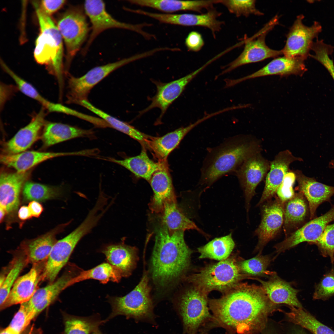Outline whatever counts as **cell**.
<instances>
[{"instance_id": "4316f807", "label": "cell", "mask_w": 334, "mask_h": 334, "mask_svg": "<svg viewBox=\"0 0 334 334\" xmlns=\"http://www.w3.org/2000/svg\"><path fill=\"white\" fill-rule=\"evenodd\" d=\"M75 267L66 270L55 281L37 289L28 301L30 309L36 316L50 305L63 290L70 286V281L77 275Z\"/></svg>"}, {"instance_id": "9f6ffc18", "label": "cell", "mask_w": 334, "mask_h": 334, "mask_svg": "<svg viewBox=\"0 0 334 334\" xmlns=\"http://www.w3.org/2000/svg\"><path fill=\"white\" fill-rule=\"evenodd\" d=\"M32 216L39 217L44 210L42 205L36 201H30L28 206Z\"/></svg>"}, {"instance_id": "7a4b0ae2", "label": "cell", "mask_w": 334, "mask_h": 334, "mask_svg": "<svg viewBox=\"0 0 334 334\" xmlns=\"http://www.w3.org/2000/svg\"><path fill=\"white\" fill-rule=\"evenodd\" d=\"M184 232L170 234L161 222L155 228L151 271L153 280L160 286L178 279L189 266L192 251L185 242Z\"/></svg>"}, {"instance_id": "52a82bcc", "label": "cell", "mask_w": 334, "mask_h": 334, "mask_svg": "<svg viewBox=\"0 0 334 334\" xmlns=\"http://www.w3.org/2000/svg\"><path fill=\"white\" fill-rule=\"evenodd\" d=\"M148 277L144 274L137 286L131 291L122 297H112L109 299L112 308L105 322L118 315L141 319L152 317V303L150 296Z\"/></svg>"}, {"instance_id": "db71d44e", "label": "cell", "mask_w": 334, "mask_h": 334, "mask_svg": "<svg viewBox=\"0 0 334 334\" xmlns=\"http://www.w3.org/2000/svg\"><path fill=\"white\" fill-rule=\"evenodd\" d=\"M66 1L42 0L39 2L42 10L47 15H50L60 9L66 2Z\"/></svg>"}, {"instance_id": "ab89813d", "label": "cell", "mask_w": 334, "mask_h": 334, "mask_svg": "<svg viewBox=\"0 0 334 334\" xmlns=\"http://www.w3.org/2000/svg\"><path fill=\"white\" fill-rule=\"evenodd\" d=\"M105 322L96 314L86 317L65 314L63 334H92Z\"/></svg>"}, {"instance_id": "f907efd6", "label": "cell", "mask_w": 334, "mask_h": 334, "mask_svg": "<svg viewBox=\"0 0 334 334\" xmlns=\"http://www.w3.org/2000/svg\"><path fill=\"white\" fill-rule=\"evenodd\" d=\"M296 180V175L294 172H288L285 175L276 193L277 197L283 203L294 195L295 193L293 186Z\"/></svg>"}, {"instance_id": "e0dca14e", "label": "cell", "mask_w": 334, "mask_h": 334, "mask_svg": "<svg viewBox=\"0 0 334 334\" xmlns=\"http://www.w3.org/2000/svg\"><path fill=\"white\" fill-rule=\"evenodd\" d=\"M334 221V206L323 215L311 219L274 246L279 254L299 244L307 242L315 244L328 224Z\"/></svg>"}, {"instance_id": "4fadbf2b", "label": "cell", "mask_w": 334, "mask_h": 334, "mask_svg": "<svg viewBox=\"0 0 334 334\" xmlns=\"http://www.w3.org/2000/svg\"><path fill=\"white\" fill-rule=\"evenodd\" d=\"M303 15L297 16L287 35L285 45L282 49L284 56L292 58L302 57L306 59L310 54L314 42L322 29L320 23L315 21L310 26L303 23Z\"/></svg>"}, {"instance_id": "bcb514c9", "label": "cell", "mask_w": 334, "mask_h": 334, "mask_svg": "<svg viewBox=\"0 0 334 334\" xmlns=\"http://www.w3.org/2000/svg\"><path fill=\"white\" fill-rule=\"evenodd\" d=\"M254 0H223L220 2L224 5L230 13L238 17H248L250 15H263V13L256 7Z\"/></svg>"}, {"instance_id": "44dd1931", "label": "cell", "mask_w": 334, "mask_h": 334, "mask_svg": "<svg viewBox=\"0 0 334 334\" xmlns=\"http://www.w3.org/2000/svg\"><path fill=\"white\" fill-rule=\"evenodd\" d=\"M161 162L160 168L153 173L149 182L153 195L148 206L152 213L157 214L162 212L165 203L177 200L165 161Z\"/></svg>"}, {"instance_id": "8d00e7d4", "label": "cell", "mask_w": 334, "mask_h": 334, "mask_svg": "<svg viewBox=\"0 0 334 334\" xmlns=\"http://www.w3.org/2000/svg\"><path fill=\"white\" fill-rule=\"evenodd\" d=\"M4 71L14 81L17 87L23 94L39 102L47 111L62 113L79 117L80 113L64 106L61 104L52 102L45 99L31 84L19 76L8 66Z\"/></svg>"}, {"instance_id": "7dc6e473", "label": "cell", "mask_w": 334, "mask_h": 334, "mask_svg": "<svg viewBox=\"0 0 334 334\" xmlns=\"http://www.w3.org/2000/svg\"><path fill=\"white\" fill-rule=\"evenodd\" d=\"M36 316L29 308L28 301L24 302L20 304L8 327L16 334H21Z\"/></svg>"}, {"instance_id": "5b68a950", "label": "cell", "mask_w": 334, "mask_h": 334, "mask_svg": "<svg viewBox=\"0 0 334 334\" xmlns=\"http://www.w3.org/2000/svg\"><path fill=\"white\" fill-rule=\"evenodd\" d=\"M242 278L235 260L227 258L203 268L188 277V280L207 295L214 290L224 293L239 283Z\"/></svg>"}, {"instance_id": "7402d4cb", "label": "cell", "mask_w": 334, "mask_h": 334, "mask_svg": "<svg viewBox=\"0 0 334 334\" xmlns=\"http://www.w3.org/2000/svg\"><path fill=\"white\" fill-rule=\"evenodd\" d=\"M31 173L2 172L0 176V207L7 214L15 212L19 204L20 194Z\"/></svg>"}, {"instance_id": "4dcf8cb0", "label": "cell", "mask_w": 334, "mask_h": 334, "mask_svg": "<svg viewBox=\"0 0 334 334\" xmlns=\"http://www.w3.org/2000/svg\"><path fill=\"white\" fill-rule=\"evenodd\" d=\"M255 279L260 283L266 294L272 303L285 304L291 307L303 308L297 297L299 290L293 287L289 283L281 279L275 273L267 281L257 278Z\"/></svg>"}, {"instance_id": "f546056e", "label": "cell", "mask_w": 334, "mask_h": 334, "mask_svg": "<svg viewBox=\"0 0 334 334\" xmlns=\"http://www.w3.org/2000/svg\"><path fill=\"white\" fill-rule=\"evenodd\" d=\"M129 3L143 7L152 8L170 13L181 11H191L202 14L203 10L214 8L219 0L179 1L171 0H128Z\"/></svg>"}, {"instance_id": "f1b7e54d", "label": "cell", "mask_w": 334, "mask_h": 334, "mask_svg": "<svg viewBox=\"0 0 334 334\" xmlns=\"http://www.w3.org/2000/svg\"><path fill=\"white\" fill-rule=\"evenodd\" d=\"M215 115L214 113L207 114L187 126L178 128L163 136L150 137L147 141L146 144L157 156L162 161H165L190 131L199 124Z\"/></svg>"}, {"instance_id": "91938a15", "label": "cell", "mask_w": 334, "mask_h": 334, "mask_svg": "<svg viewBox=\"0 0 334 334\" xmlns=\"http://www.w3.org/2000/svg\"><path fill=\"white\" fill-rule=\"evenodd\" d=\"M7 213L6 211L2 208L0 207V221L1 223L3 221L6 214Z\"/></svg>"}, {"instance_id": "484cf974", "label": "cell", "mask_w": 334, "mask_h": 334, "mask_svg": "<svg viewBox=\"0 0 334 334\" xmlns=\"http://www.w3.org/2000/svg\"><path fill=\"white\" fill-rule=\"evenodd\" d=\"M294 172L298 184L297 189L306 198L308 204L310 219H312L318 206L329 201L334 195V186L318 182L314 178L306 176L301 171L297 170Z\"/></svg>"}, {"instance_id": "836d02e7", "label": "cell", "mask_w": 334, "mask_h": 334, "mask_svg": "<svg viewBox=\"0 0 334 334\" xmlns=\"http://www.w3.org/2000/svg\"><path fill=\"white\" fill-rule=\"evenodd\" d=\"M307 203L303 194L298 191L284 203L283 227L286 237L303 224L309 210Z\"/></svg>"}, {"instance_id": "681fc988", "label": "cell", "mask_w": 334, "mask_h": 334, "mask_svg": "<svg viewBox=\"0 0 334 334\" xmlns=\"http://www.w3.org/2000/svg\"><path fill=\"white\" fill-rule=\"evenodd\" d=\"M321 255L334 263V224L328 225L315 243Z\"/></svg>"}, {"instance_id": "be15d7a7", "label": "cell", "mask_w": 334, "mask_h": 334, "mask_svg": "<svg viewBox=\"0 0 334 334\" xmlns=\"http://www.w3.org/2000/svg\"><path fill=\"white\" fill-rule=\"evenodd\" d=\"M92 334H103L100 330L99 328H98L95 330Z\"/></svg>"}, {"instance_id": "3957f363", "label": "cell", "mask_w": 334, "mask_h": 334, "mask_svg": "<svg viewBox=\"0 0 334 334\" xmlns=\"http://www.w3.org/2000/svg\"><path fill=\"white\" fill-rule=\"evenodd\" d=\"M259 142L238 135L208 150L200 170L199 183L208 187L223 176L234 172L249 157L260 152Z\"/></svg>"}, {"instance_id": "d6a6232c", "label": "cell", "mask_w": 334, "mask_h": 334, "mask_svg": "<svg viewBox=\"0 0 334 334\" xmlns=\"http://www.w3.org/2000/svg\"><path fill=\"white\" fill-rule=\"evenodd\" d=\"M94 132L63 123L46 122L43 128L42 139L44 146L49 147L79 137L92 138Z\"/></svg>"}, {"instance_id": "680465c9", "label": "cell", "mask_w": 334, "mask_h": 334, "mask_svg": "<svg viewBox=\"0 0 334 334\" xmlns=\"http://www.w3.org/2000/svg\"><path fill=\"white\" fill-rule=\"evenodd\" d=\"M0 334H16L8 326L1 331Z\"/></svg>"}, {"instance_id": "6f0895ef", "label": "cell", "mask_w": 334, "mask_h": 334, "mask_svg": "<svg viewBox=\"0 0 334 334\" xmlns=\"http://www.w3.org/2000/svg\"><path fill=\"white\" fill-rule=\"evenodd\" d=\"M18 216L20 220L25 221L30 219L32 216L28 206H23L19 209Z\"/></svg>"}, {"instance_id": "d4e9b609", "label": "cell", "mask_w": 334, "mask_h": 334, "mask_svg": "<svg viewBox=\"0 0 334 334\" xmlns=\"http://www.w3.org/2000/svg\"><path fill=\"white\" fill-rule=\"evenodd\" d=\"M70 223L62 224L36 238L23 241L19 250L26 256L28 263L33 264L46 261L57 241L56 235L63 230Z\"/></svg>"}, {"instance_id": "7c38bea8", "label": "cell", "mask_w": 334, "mask_h": 334, "mask_svg": "<svg viewBox=\"0 0 334 334\" xmlns=\"http://www.w3.org/2000/svg\"><path fill=\"white\" fill-rule=\"evenodd\" d=\"M277 17L274 18L253 37L244 39L245 46L242 52L236 59L224 67L225 68L220 75L228 73L244 65L283 54L282 50L271 49L265 42L267 34L277 23Z\"/></svg>"}, {"instance_id": "f6af8a7d", "label": "cell", "mask_w": 334, "mask_h": 334, "mask_svg": "<svg viewBox=\"0 0 334 334\" xmlns=\"http://www.w3.org/2000/svg\"><path fill=\"white\" fill-rule=\"evenodd\" d=\"M271 259L268 255L259 254L250 259L243 261L238 265L242 272L252 276L272 275L274 272L266 270Z\"/></svg>"}, {"instance_id": "8fae6325", "label": "cell", "mask_w": 334, "mask_h": 334, "mask_svg": "<svg viewBox=\"0 0 334 334\" xmlns=\"http://www.w3.org/2000/svg\"><path fill=\"white\" fill-rule=\"evenodd\" d=\"M207 295L194 287L182 296L179 308L184 329L194 334L208 319L212 318L209 311Z\"/></svg>"}, {"instance_id": "816d5d0a", "label": "cell", "mask_w": 334, "mask_h": 334, "mask_svg": "<svg viewBox=\"0 0 334 334\" xmlns=\"http://www.w3.org/2000/svg\"><path fill=\"white\" fill-rule=\"evenodd\" d=\"M331 51L328 49H322L315 54V59L320 63L327 70L334 81V64L330 57Z\"/></svg>"}, {"instance_id": "ba28073f", "label": "cell", "mask_w": 334, "mask_h": 334, "mask_svg": "<svg viewBox=\"0 0 334 334\" xmlns=\"http://www.w3.org/2000/svg\"><path fill=\"white\" fill-rule=\"evenodd\" d=\"M85 13L92 25V31L87 43L83 49V54H86L89 47L95 38L101 33L111 28L127 30L137 32L145 39H156V36L143 30L146 27L153 24L146 22L132 24L119 21L113 17L106 9L104 2L100 0H86L84 3Z\"/></svg>"}, {"instance_id": "ffe728a7", "label": "cell", "mask_w": 334, "mask_h": 334, "mask_svg": "<svg viewBox=\"0 0 334 334\" xmlns=\"http://www.w3.org/2000/svg\"><path fill=\"white\" fill-rule=\"evenodd\" d=\"M302 161L301 158L295 156L289 150L279 152L270 162L269 171L266 177L264 190L256 206L262 205L276 195L291 163Z\"/></svg>"}, {"instance_id": "f35d334b", "label": "cell", "mask_w": 334, "mask_h": 334, "mask_svg": "<svg viewBox=\"0 0 334 334\" xmlns=\"http://www.w3.org/2000/svg\"><path fill=\"white\" fill-rule=\"evenodd\" d=\"M290 322L309 331L312 334H334V331L318 320L303 308L291 307L286 314Z\"/></svg>"}, {"instance_id": "c3c4849f", "label": "cell", "mask_w": 334, "mask_h": 334, "mask_svg": "<svg viewBox=\"0 0 334 334\" xmlns=\"http://www.w3.org/2000/svg\"><path fill=\"white\" fill-rule=\"evenodd\" d=\"M334 296V268L324 274L315 286L313 299L326 300Z\"/></svg>"}, {"instance_id": "f5cc1de1", "label": "cell", "mask_w": 334, "mask_h": 334, "mask_svg": "<svg viewBox=\"0 0 334 334\" xmlns=\"http://www.w3.org/2000/svg\"><path fill=\"white\" fill-rule=\"evenodd\" d=\"M185 45L188 51L197 52L200 50L204 45L201 35L199 32H190L185 40Z\"/></svg>"}, {"instance_id": "e575fe53", "label": "cell", "mask_w": 334, "mask_h": 334, "mask_svg": "<svg viewBox=\"0 0 334 334\" xmlns=\"http://www.w3.org/2000/svg\"><path fill=\"white\" fill-rule=\"evenodd\" d=\"M160 214L161 222L165 226L170 234L178 231L195 229L206 237L208 236L184 215L178 207L177 201L165 203L163 211Z\"/></svg>"}, {"instance_id": "277c9868", "label": "cell", "mask_w": 334, "mask_h": 334, "mask_svg": "<svg viewBox=\"0 0 334 334\" xmlns=\"http://www.w3.org/2000/svg\"><path fill=\"white\" fill-rule=\"evenodd\" d=\"M40 26V32L35 42L34 57L39 64L45 66L50 74L56 78L59 93L62 94L65 74L63 64V40L60 31L50 16L40 8L39 2L34 1Z\"/></svg>"}, {"instance_id": "cb8c5ba5", "label": "cell", "mask_w": 334, "mask_h": 334, "mask_svg": "<svg viewBox=\"0 0 334 334\" xmlns=\"http://www.w3.org/2000/svg\"><path fill=\"white\" fill-rule=\"evenodd\" d=\"M46 110L43 107L26 126L20 129L5 144V154H15L26 151L38 138L46 122Z\"/></svg>"}, {"instance_id": "b9f144b4", "label": "cell", "mask_w": 334, "mask_h": 334, "mask_svg": "<svg viewBox=\"0 0 334 334\" xmlns=\"http://www.w3.org/2000/svg\"><path fill=\"white\" fill-rule=\"evenodd\" d=\"M122 277L120 271L108 263H103L91 269L80 272L69 282L70 286L85 280L93 279L105 284L109 281L118 282Z\"/></svg>"}, {"instance_id": "2e32d148", "label": "cell", "mask_w": 334, "mask_h": 334, "mask_svg": "<svg viewBox=\"0 0 334 334\" xmlns=\"http://www.w3.org/2000/svg\"><path fill=\"white\" fill-rule=\"evenodd\" d=\"M208 64L207 63L194 71L168 83H163L153 80L156 86V93L150 99L151 101L150 104L139 112L138 116L153 108H157L161 110L157 121H161L170 105L180 96L187 84Z\"/></svg>"}, {"instance_id": "603a6c76", "label": "cell", "mask_w": 334, "mask_h": 334, "mask_svg": "<svg viewBox=\"0 0 334 334\" xmlns=\"http://www.w3.org/2000/svg\"><path fill=\"white\" fill-rule=\"evenodd\" d=\"M41 263L33 264L28 272L18 277L6 300L0 306L1 310L13 305L20 304L31 299L38 289L39 282L42 280L44 268L41 269Z\"/></svg>"}, {"instance_id": "1f68e13d", "label": "cell", "mask_w": 334, "mask_h": 334, "mask_svg": "<svg viewBox=\"0 0 334 334\" xmlns=\"http://www.w3.org/2000/svg\"><path fill=\"white\" fill-rule=\"evenodd\" d=\"M109 263L121 272L122 277H127L136 267L138 260L135 247L124 244H111L102 250Z\"/></svg>"}, {"instance_id": "ee69618b", "label": "cell", "mask_w": 334, "mask_h": 334, "mask_svg": "<svg viewBox=\"0 0 334 334\" xmlns=\"http://www.w3.org/2000/svg\"><path fill=\"white\" fill-rule=\"evenodd\" d=\"M61 193L59 188L27 181L23 188L24 200L27 201H44L56 198Z\"/></svg>"}, {"instance_id": "30bf717a", "label": "cell", "mask_w": 334, "mask_h": 334, "mask_svg": "<svg viewBox=\"0 0 334 334\" xmlns=\"http://www.w3.org/2000/svg\"><path fill=\"white\" fill-rule=\"evenodd\" d=\"M94 221L86 218L74 230L57 241L53 246L45 262L42 274V280L53 282L59 272L68 262L76 246L84 236L95 227Z\"/></svg>"}, {"instance_id": "9a60e30c", "label": "cell", "mask_w": 334, "mask_h": 334, "mask_svg": "<svg viewBox=\"0 0 334 334\" xmlns=\"http://www.w3.org/2000/svg\"><path fill=\"white\" fill-rule=\"evenodd\" d=\"M262 205L261 219L254 232L258 242L255 251L260 253L263 247L280 232L284 221V203L277 197Z\"/></svg>"}, {"instance_id": "e7e4bbea", "label": "cell", "mask_w": 334, "mask_h": 334, "mask_svg": "<svg viewBox=\"0 0 334 334\" xmlns=\"http://www.w3.org/2000/svg\"><path fill=\"white\" fill-rule=\"evenodd\" d=\"M33 326H34V325L33 324L32 325V326L31 327V328L30 329V330H29V332H28V334H32V332H33V328H34Z\"/></svg>"}, {"instance_id": "7bdbcfd3", "label": "cell", "mask_w": 334, "mask_h": 334, "mask_svg": "<svg viewBox=\"0 0 334 334\" xmlns=\"http://www.w3.org/2000/svg\"><path fill=\"white\" fill-rule=\"evenodd\" d=\"M19 255L12 261L10 270L4 275V280L0 285V307L4 303L20 273L28 263L26 256L18 250Z\"/></svg>"}, {"instance_id": "d590c367", "label": "cell", "mask_w": 334, "mask_h": 334, "mask_svg": "<svg viewBox=\"0 0 334 334\" xmlns=\"http://www.w3.org/2000/svg\"><path fill=\"white\" fill-rule=\"evenodd\" d=\"M103 159L114 163L125 168L136 177L149 182L153 173L160 167L161 162H156L151 159L143 149L138 155L118 160L111 157Z\"/></svg>"}, {"instance_id": "8992f818", "label": "cell", "mask_w": 334, "mask_h": 334, "mask_svg": "<svg viewBox=\"0 0 334 334\" xmlns=\"http://www.w3.org/2000/svg\"><path fill=\"white\" fill-rule=\"evenodd\" d=\"M86 15L81 6H72L60 15L58 20L57 26L66 49L64 66L66 75L88 35L89 28Z\"/></svg>"}, {"instance_id": "83f0119b", "label": "cell", "mask_w": 334, "mask_h": 334, "mask_svg": "<svg viewBox=\"0 0 334 334\" xmlns=\"http://www.w3.org/2000/svg\"><path fill=\"white\" fill-rule=\"evenodd\" d=\"M83 154L82 151L72 152L25 151L15 154H2L1 155L0 161L4 165L15 169L16 172H24L49 159L64 156L83 155Z\"/></svg>"}, {"instance_id": "ac0fdd59", "label": "cell", "mask_w": 334, "mask_h": 334, "mask_svg": "<svg viewBox=\"0 0 334 334\" xmlns=\"http://www.w3.org/2000/svg\"><path fill=\"white\" fill-rule=\"evenodd\" d=\"M221 15L214 8L200 14H192L160 13L148 12L147 16L161 23L185 26H198L210 29L214 37L216 33L221 29L224 22L218 19Z\"/></svg>"}, {"instance_id": "94428289", "label": "cell", "mask_w": 334, "mask_h": 334, "mask_svg": "<svg viewBox=\"0 0 334 334\" xmlns=\"http://www.w3.org/2000/svg\"><path fill=\"white\" fill-rule=\"evenodd\" d=\"M293 334H308L304 330L301 329H298L294 331Z\"/></svg>"}, {"instance_id": "11a10c76", "label": "cell", "mask_w": 334, "mask_h": 334, "mask_svg": "<svg viewBox=\"0 0 334 334\" xmlns=\"http://www.w3.org/2000/svg\"><path fill=\"white\" fill-rule=\"evenodd\" d=\"M16 87L12 85L1 84V109L6 101L9 100L16 91Z\"/></svg>"}, {"instance_id": "74e56055", "label": "cell", "mask_w": 334, "mask_h": 334, "mask_svg": "<svg viewBox=\"0 0 334 334\" xmlns=\"http://www.w3.org/2000/svg\"><path fill=\"white\" fill-rule=\"evenodd\" d=\"M232 233L215 238L205 245L198 248L199 258H208L221 261L228 258L235 246Z\"/></svg>"}, {"instance_id": "5bb4252c", "label": "cell", "mask_w": 334, "mask_h": 334, "mask_svg": "<svg viewBox=\"0 0 334 334\" xmlns=\"http://www.w3.org/2000/svg\"><path fill=\"white\" fill-rule=\"evenodd\" d=\"M270 165V162L259 152L246 159L235 172L244 192L248 216L256 187L269 170Z\"/></svg>"}, {"instance_id": "6da1fadb", "label": "cell", "mask_w": 334, "mask_h": 334, "mask_svg": "<svg viewBox=\"0 0 334 334\" xmlns=\"http://www.w3.org/2000/svg\"><path fill=\"white\" fill-rule=\"evenodd\" d=\"M272 304L261 286L247 283L208 301L213 318L237 334H251L264 327Z\"/></svg>"}, {"instance_id": "60d3db41", "label": "cell", "mask_w": 334, "mask_h": 334, "mask_svg": "<svg viewBox=\"0 0 334 334\" xmlns=\"http://www.w3.org/2000/svg\"><path fill=\"white\" fill-rule=\"evenodd\" d=\"M81 105L94 113L104 120L110 127L125 134L137 141L146 143L150 137L129 124L119 120L96 108L88 100L83 101Z\"/></svg>"}, {"instance_id": "6125c7cd", "label": "cell", "mask_w": 334, "mask_h": 334, "mask_svg": "<svg viewBox=\"0 0 334 334\" xmlns=\"http://www.w3.org/2000/svg\"><path fill=\"white\" fill-rule=\"evenodd\" d=\"M329 167L330 168L334 169V159L331 160L329 162Z\"/></svg>"}, {"instance_id": "9c48e42d", "label": "cell", "mask_w": 334, "mask_h": 334, "mask_svg": "<svg viewBox=\"0 0 334 334\" xmlns=\"http://www.w3.org/2000/svg\"><path fill=\"white\" fill-rule=\"evenodd\" d=\"M144 58L143 53L135 54L115 62L94 67L79 77L68 74L66 103L80 105L83 101L88 100V95L91 89L110 73L124 66Z\"/></svg>"}, {"instance_id": "d6986e66", "label": "cell", "mask_w": 334, "mask_h": 334, "mask_svg": "<svg viewBox=\"0 0 334 334\" xmlns=\"http://www.w3.org/2000/svg\"><path fill=\"white\" fill-rule=\"evenodd\" d=\"M306 59L302 57L285 56L277 58L252 74L237 79H228L227 84L231 87L246 80L269 75L302 76L307 70L305 64Z\"/></svg>"}]
</instances>
